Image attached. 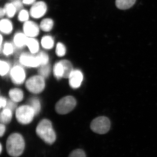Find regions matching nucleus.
<instances>
[{"mask_svg":"<svg viewBox=\"0 0 157 157\" xmlns=\"http://www.w3.org/2000/svg\"><path fill=\"white\" fill-rule=\"evenodd\" d=\"M0 73L1 76H4L9 72L10 67L8 63L4 61L1 60L0 63Z\"/></svg>","mask_w":157,"mask_h":157,"instance_id":"obj_26","label":"nucleus"},{"mask_svg":"<svg viewBox=\"0 0 157 157\" xmlns=\"http://www.w3.org/2000/svg\"><path fill=\"white\" fill-rule=\"evenodd\" d=\"M14 47L11 43L7 42L5 44L3 47V53L6 56H9L13 53Z\"/></svg>","mask_w":157,"mask_h":157,"instance_id":"obj_28","label":"nucleus"},{"mask_svg":"<svg viewBox=\"0 0 157 157\" xmlns=\"http://www.w3.org/2000/svg\"><path fill=\"white\" fill-rule=\"evenodd\" d=\"M26 45L28 47L31 53H37L39 50V43L36 39L34 38L28 37L26 42Z\"/></svg>","mask_w":157,"mask_h":157,"instance_id":"obj_17","label":"nucleus"},{"mask_svg":"<svg viewBox=\"0 0 157 157\" xmlns=\"http://www.w3.org/2000/svg\"><path fill=\"white\" fill-rule=\"evenodd\" d=\"M136 0H116V5L118 9L125 10L130 9L135 4Z\"/></svg>","mask_w":157,"mask_h":157,"instance_id":"obj_16","label":"nucleus"},{"mask_svg":"<svg viewBox=\"0 0 157 157\" xmlns=\"http://www.w3.org/2000/svg\"><path fill=\"white\" fill-rule=\"evenodd\" d=\"M12 3L16 8L17 11H19L22 9L23 2H21V0H14L12 2Z\"/></svg>","mask_w":157,"mask_h":157,"instance_id":"obj_31","label":"nucleus"},{"mask_svg":"<svg viewBox=\"0 0 157 157\" xmlns=\"http://www.w3.org/2000/svg\"><path fill=\"white\" fill-rule=\"evenodd\" d=\"M28 37L24 33H17L15 34L14 38V45L17 48H21L26 45Z\"/></svg>","mask_w":157,"mask_h":157,"instance_id":"obj_12","label":"nucleus"},{"mask_svg":"<svg viewBox=\"0 0 157 157\" xmlns=\"http://www.w3.org/2000/svg\"><path fill=\"white\" fill-rule=\"evenodd\" d=\"M25 86L30 92L39 94L45 89V78L40 75L32 76L26 82Z\"/></svg>","mask_w":157,"mask_h":157,"instance_id":"obj_6","label":"nucleus"},{"mask_svg":"<svg viewBox=\"0 0 157 157\" xmlns=\"http://www.w3.org/2000/svg\"><path fill=\"white\" fill-rule=\"evenodd\" d=\"M30 106L35 111L36 115H37L40 112L41 106L40 101L37 98L32 99L30 101Z\"/></svg>","mask_w":157,"mask_h":157,"instance_id":"obj_24","label":"nucleus"},{"mask_svg":"<svg viewBox=\"0 0 157 157\" xmlns=\"http://www.w3.org/2000/svg\"><path fill=\"white\" fill-rule=\"evenodd\" d=\"M19 62L23 66L29 67H36L40 66L37 56H32L29 54L24 53L21 55L19 58Z\"/></svg>","mask_w":157,"mask_h":157,"instance_id":"obj_10","label":"nucleus"},{"mask_svg":"<svg viewBox=\"0 0 157 157\" xmlns=\"http://www.w3.org/2000/svg\"><path fill=\"white\" fill-rule=\"evenodd\" d=\"M68 78L70 86L73 89L78 88L83 80V74L80 70H73Z\"/></svg>","mask_w":157,"mask_h":157,"instance_id":"obj_11","label":"nucleus"},{"mask_svg":"<svg viewBox=\"0 0 157 157\" xmlns=\"http://www.w3.org/2000/svg\"><path fill=\"white\" fill-rule=\"evenodd\" d=\"M12 117V110L6 108L1 112L0 121L1 123L6 124L10 122Z\"/></svg>","mask_w":157,"mask_h":157,"instance_id":"obj_15","label":"nucleus"},{"mask_svg":"<svg viewBox=\"0 0 157 157\" xmlns=\"http://www.w3.org/2000/svg\"><path fill=\"white\" fill-rule=\"evenodd\" d=\"M56 52L58 56H63L66 53V48L65 45L63 43L59 42L57 44Z\"/></svg>","mask_w":157,"mask_h":157,"instance_id":"obj_27","label":"nucleus"},{"mask_svg":"<svg viewBox=\"0 0 157 157\" xmlns=\"http://www.w3.org/2000/svg\"><path fill=\"white\" fill-rule=\"evenodd\" d=\"M69 157H86V155L83 150L78 149L72 151Z\"/></svg>","mask_w":157,"mask_h":157,"instance_id":"obj_30","label":"nucleus"},{"mask_svg":"<svg viewBox=\"0 0 157 157\" xmlns=\"http://www.w3.org/2000/svg\"><path fill=\"white\" fill-rule=\"evenodd\" d=\"M0 147H1V149H0V152H1V153L2 152V144H1V146H0Z\"/></svg>","mask_w":157,"mask_h":157,"instance_id":"obj_38","label":"nucleus"},{"mask_svg":"<svg viewBox=\"0 0 157 157\" xmlns=\"http://www.w3.org/2000/svg\"><path fill=\"white\" fill-rule=\"evenodd\" d=\"M24 33L29 38H34L39 34V27L36 23L33 21H28L24 23L23 25Z\"/></svg>","mask_w":157,"mask_h":157,"instance_id":"obj_9","label":"nucleus"},{"mask_svg":"<svg viewBox=\"0 0 157 157\" xmlns=\"http://www.w3.org/2000/svg\"><path fill=\"white\" fill-rule=\"evenodd\" d=\"M35 1L36 0H23L22 2L25 5H29L33 4Z\"/></svg>","mask_w":157,"mask_h":157,"instance_id":"obj_35","label":"nucleus"},{"mask_svg":"<svg viewBox=\"0 0 157 157\" xmlns=\"http://www.w3.org/2000/svg\"><path fill=\"white\" fill-rule=\"evenodd\" d=\"M3 38L2 35H1V48H2V43Z\"/></svg>","mask_w":157,"mask_h":157,"instance_id":"obj_37","label":"nucleus"},{"mask_svg":"<svg viewBox=\"0 0 157 157\" xmlns=\"http://www.w3.org/2000/svg\"><path fill=\"white\" fill-rule=\"evenodd\" d=\"M37 135L45 143L53 144L56 140V134L52 127L51 122L47 119L42 120L36 128Z\"/></svg>","mask_w":157,"mask_h":157,"instance_id":"obj_2","label":"nucleus"},{"mask_svg":"<svg viewBox=\"0 0 157 157\" xmlns=\"http://www.w3.org/2000/svg\"><path fill=\"white\" fill-rule=\"evenodd\" d=\"M0 101H1V105H0V106H1V108H2V107L5 108V107H6V105H7V102H8L6 98H4V97H1Z\"/></svg>","mask_w":157,"mask_h":157,"instance_id":"obj_33","label":"nucleus"},{"mask_svg":"<svg viewBox=\"0 0 157 157\" xmlns=\"http://www.w3.org/2000/svg\"><path fill=\"white\" fill-rule=\"evenodd\" d=\"M25 147V142L22 135L13 133L8 137L6 149L9 155L13 157L20 156L22 154Z\"/></svg>","mask_w":157,"mask_h":157,"instance_id":"obj_1","label":"nucleus"},{"mask_svg":"<svg viewBox=\"0 0 157 157\" xmlns=\"http://www.w3.org/2000/svg\"><path fill=\"white\" fill-rule=\"evenodd\" d=\"M37 57L39 59L40 66L48 64V61H49V58H48V55L47 54L42 52H39L37 55Z\"/></svg>","mask_w":157,"mask_h":157,"instance_id":"obj_25","label":"nucleus"},{"mask_svg":"<svg viewBox=\"0 0 157 157\" xmlns=\"http://www.w3.org/2000/svg\"><path fill=\"white\" fill-rule=\"evenodd\" d=\"M15 115L18 122L22 124H28L33 121L36 113L31 106L22 105L16 109Z\"/></svg>","mask_w":157,"mask_h":157,"instance_id":"obj_3","label":"nucleus"},{"mask_svg":"<svg viewBox=\"0 0 157 157\" xmlns=\"http://www.w3.org/2000/svg\"><path fill=\"white\" fill-rule=\"evenodd\" d=\"M10 76L11 80L16 84H22L25 78V73L22 67L14 66L11 70Z\"/></svg>","mask_w":157,"mask_h":157,"instance_id":"obj_7","label":"nucleus"},{"mask_svg":"<svg viewBox=\"0 0 157 157\" xmlns=\"http://www.w3.org/2000/svg\"><path fill=\"white\" fill-rule=\"evenodd\" d=\"M90 128L93 132L97 134H106L110 129V121L106 117H99L92 121Z\"/></svg>","mask_w":157,"mask_h":157,"instance_id":"obj_5","label":"nucleus"},{"mask_svg":"<svg viewBox=\"0 0 157 157\" xmlns=\"http://www.w3.org/2000/svg\"><path fill=\"white\" fill-rule=\"evenodd\" d=\"M16 102L11 100V101H8L6 108L10 109L12 111V110H14V109L16 108Z\"/></svg>","mask_w":157,"mask_h":157,"instance_id":"obj_32","label":"nucleus"},{"mask_svg":"<svg viewBox=\"0 0 157 157\" xmlns=\"http://www.w3.org/2000/svg\"><path fill=\"white\" fill-rule=\"evenodd\" d=\"M18 20L20 21L26 22L29 19V13L26 10H22L20 11L18 16Z\"/></svg>","mask_w":157,"mask_h":157,"instance_id":"obj_29","label":"nucleus"},{"mask_svg":"<svg viewBox=\"0 0 157 157\" xmlns=\"http://www.w3.org/2000/svg\"><path fill=\"white\" fill-rule=\"evenodd\" d=\"M51 71L50 66L48 64L42 66L39 70V75L43 78H46L50 74Z\"/></svg>","mask_w":157,"mask_h":157,"instance_id":"obj_23","label":"nucleus"},{"mask_svg":"<svg viewBox=\"0 0 157 157\" xmlns=\"http://www.w3.org/2000/svg\"><path fill=\"white\" fill-rule=\"evenodd\" d=\"M41 44L42 47L47 49H51L54 45V41L52 37L49 36H45L42 37L41 40Z\"/></svg>","mask_w":157,"mask_h":157,"instance_id":"obj_21","label":"nucleus"},{"mask_svg":"<svg viewBox=\"0 0 157 157\" xmlns=\"http://www.w3.org/2000/svg\"><path fill=\"white\" fill-rule=\"evenodd\" d=\"M76 101L72 96H67L62 98L56 105V110L60 114H66L71 112L76 107Z\"/></svg>","mask_w":157,"mask_h":157,"instance_id":"obj_4","label":"nucleus"},{"mask_svg":"<svg viewBox=\"0 0 157 157\" xmlns=\"http://www.w3.org/2000/svg\"><path fill=\"white\" fill-rule=\"evenodd\" d=\"M9 96L11 101L14 102H19L23 99L24 94L22 91L19 89H12L9 91Z\"/></svg>","mask_w":157,"mask_h":157,"instance_id":"obj_13","label":"nucleus"},{"mask_svg":"<svg viewBox=\"0 0 157 157\" xmlns=\"http://www.w3.org/2000/svg\"><path fill=\"white\" fill-rule=\"evenodd\" d=\"M53 73L56 78L57 79H60L62 77H63L64 69L61 62H58L54 65Z\"/></svg>","mask_w":157,"mask_h":157,"instance_id":"obj_19","label":"nucleus"},{"mask_svg":"<svg viewBox=\"0 0 157 157\" xmlns=\"http://www.w3.org/2000/svg\"><path fill=\"white\" fill-rule=\"evenodd\" d=\"M64 69V78H69L71 73L73 71V65L67 60H63L61 61Z\"/></svg>","mask_w":157,"mask_h":157,"instance_id":"obj_18","label":"nucleus"},{"mask_svg":"<svg viewBox=\"0 0 157 157\" xmlns=\"http://www.w3.org/2000/svg\"><path fill=\"white\" fill-rule=\"evenodd\" d=\"M6 127L5 124L1 123L0 125V136L2 137L3 135L5 134L6 132Z\"/></svg>","mask_w":157,"mask_h":157,"instance_id":"obj_34","label":"nucleus"},{"mask_svg":"<svg viewBox=\"0 0 157 157\" xmlns=\"http://www.w3.org/2000/svg\"><path fill=\"white\" fill-rule=\"evenodd\" d=\"M4 9L6 10V14L9 17H13L17 11L16 8L12 3L6 4Z\"/></svg>","mask_w":157,"mask_h":157,"instance_id":"obj_22","label":"nucleus"},{"mask_svg":"<svg viewBox=\"0 0 157 157\" xmlns=\"http://www.w3.org/2000/svg\"><path fill=\"white\" fill-rule=\"evenodd\" d=\"M47 6L44 2H37L31 7L30 13L31 16L35 18H39L45 15L47 11Z\"/></svg>","mask_w":157,"mask_h":157,"instance_id":"obj_8","label":"nucleus"},{"mask_svg":"<svg viewBox=\"0 0 157 157\" xmlns=\"http://www.w3.org/2000/svg\"><path fill=\"white\" fill-rule=\"evenodd\" d=\"M53 21L50 18H45L40 23V28L44 32H49L52 29Z\"/></svg>","mask_w":157,"mask_h":157,"instance_id":"obj_20","label":"nucleus"},{"mask_svg":"<svg viewBox=\"0 0 157 157\" xmlns=\"http://www.w3.org/2000/svg\"><path fill=\"white\" fill-rule=\"evenodd\" d=\"M6 14V11L5 9L1 8L0 10V17L2 18Z\"/></svg>","mask_w":157,"mask_h":157,"instance_id":"obj_36","label":"nucleus"},{"mask_svg":"<svg viewBox=\"0 0 157 157\" xmlns=\"http://www.w3.org/2000/svg\"><path fill=\"white\" fill-rule=\"evenodd\" d=\"M0 30L5 34L11 33L13 30L12 23L9 19H3L0 22Z\"/></svg>","mask_w":157,"mask_h":157,"instance_id":"obj_14","label":"nucleus"}]
</instances>
